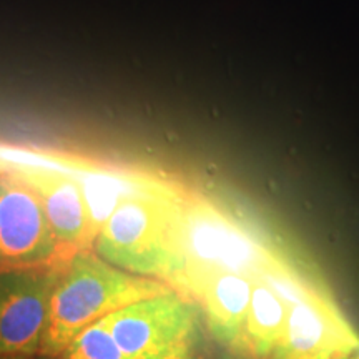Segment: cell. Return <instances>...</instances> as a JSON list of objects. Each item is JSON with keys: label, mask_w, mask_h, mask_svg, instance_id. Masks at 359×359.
<instances>
[{"label": "cell", "mask_w": 359, "mask_h": 359, "mask_svg": "<svg viewBox=\"0 0 359 359\" xmlns=\"http://www.w3.org/2000/svg\"><path fill=\"white\" fill-rule=\"evenodd\" d=\"M288 320V303L263 276H257L245 323L241 354L269 359L283 338Z\"/></svg>", "instance_id": "10"}, {"label": "cell", "mask_w": 359, "mask_h": 359, "mask_svg": "<svg viewBox=\"0 0 359 359\" xmlns=\"http://www.w3.org/2000/svg\"><path fill=\"white\" fill-rule=\"evenodd\" d=\"M0 172H4V170H2V168H0Z\"/></svg>", "instance_id": "17"}, {"label": "cell", "mask_w": 359, "mask_h": 359, "mask_svg": "<svg viewBox=\"0 0 359 359\" xmlns=\"http://www.w3.org/2000/svg\"><path fill=\"white\" fill-rule=\"evenodd\" d=\"M183 193L165 182L125 198L100 228L92 250L123 271L172 286L175 215Z\"/></svg>", "instance_id": "3"}, {"label": "cell", "mask_w": 359, "mask_h": 359, "mask_svg": "<svg viewBox=\"0 0 359 359\" xmlns=\"http://www.w3.org/2000/svg\"><path fill=\"white\" fill-rule=\"evenodd\" d=\"M107 318L125 359H154L200 336L198 304L177 290L135 302Z\"/></svg>", "instance_id": "6"}, {"label": "cell", "mask_w": 359, "mask_h": 359, "mask_svg": "<svg viewBox=\"0 0 359 359\" xmlns=\"http://www.w3.org/2000/svg\"><path fill=\"white\" fill-rule=\"evenodd\" d=\"M62 359H125L122 349L111 333L109 318L98 320L83 327L74 336L64 351Z\"/></svg>", "instance_id": "11"}, {"label": "cell", "mask_w": 359, "mask_h": 359, "mask_svg": "<svg viewBox=\"0 0 359 359\" xmlns=\"http://www.w3.org/2000/svg\"><path fill=\"white\" fill-rule=\"evenodd\" d=\"M39 195L11 170L0 172V271L65 262Z\"/></svg>", "instance_id": "7"}, {"label": "cell", "mask_w": 359, "mask_h": 359, "mask_svg": "<svg viewBox=\"0 0 359 359\" xmlns=\"http://www.w3.org/2000/svg\"><path fill=\"white\" fill-rule=\"evenodd\" d=\"M37 359H62V358H45V356H39Z\"/></svg>", "instance_id": "15"}, {"label": "cell", "mask_w": 359, "mask_h": 359, "mask_svg": "<svg viewBox=\"0 0 359 359\" xmlns=\"http://www.w3.org/2000/svg\"><path fill=\"white\" fill-rule=\"evenodd\" d=\"M173 291L167 283L114 266L90 250L62 264L40 356L58 358L74 336L128 304Z\"/></svg>", "instance_id": "2"}, {"label": "cell", "mask_w": 359, "mask_h": 359, "mask_svg": "<svg viewBox=\"0 0 359 359\" xmlns=\"http://www.w3.org/2000/svg\"><path fill=\"white\" fill-rule=\"evenodd\" d=\"M222 359H235V358H231V356H226V358H222Z\"/></svg>", "instance_id": "16"}, {"label": "cell", "mask_w": 359, "mask_h": 359, "mask_svg": "<svg viewBox=\"0 0 359 359\" xmlns=\"http://www.w3.org/2000/svg\"><path fill=\"white\" fill-rule=\"evenodd\" d=\"M198 338L200 336H196V338H191V339H187V341H182V343H178L177 346L170 348L168 351L161 353L160 356H156L154 359H200Z\"/></svg>", "instance_id": "12"}, {"label": "cell", "mask_w": 359, "mask_h": 359, "mask_svg": "<svg viewBox=\"0 0 359 359\" xmlns=\"http://www.w3.org/2000/svg\"><path fill=\"white\" fill-rule=\"evenodd\" d=\"M0 359H37V358H24V356H0Z\"/></svg>", "instance_id": "14"}, {"label": "cell", "mask_w": 359, "mask_h": 359, "mask_svg": "<svg viewBox=\"0 0 359 359\" xmlns=\"http://www.w3.org/2000/svg\"><path fill=\"white\" fill-rule=\"evenodd\" d=\"M62 264L0 271V356H40Z\"/></svg>", "instance_id": "5"}, {"label": "cell", "mask_w": 359, "mask_h": 359, "mask_svg": "<svg viewBox=\"0 0 359 359\" xmlns=\"http://www.w3.org/2000/svg\"><path fill=\"white\" fill-rule=\"evenodd\" d=\"M259 276L288 303L285 333L269 359H348L359 334L330 294L286 258Z\"/></svg>", "instance_id": "4"}, {"label": "cell", "mask_w": 359, "mask_h": 359, "mask_svg": "<svg viewBox=\"0 0 359 359\" xmlns=\"http://www.w3.org/2000/svg\"><path fill=\"white\" fill-rule=\"evenodd\" d=\"M173 245L172 288L193 302L222 273L259 276L285 258L258 231L196 193H183L178 201Z\"/></svg>", "instance_id": "1"}, {"label": "cell", "mask_w": 359, "mask_h": 359, "mask_svg": "<svg viewBox=\"0 0 359 359\" xmlns=\"http://www.w3.org/2000/svg\"><path fill=\"white\" fill-rule=\"evenodd\" d=\"M348 359H359V344L353 349L351 354H349V356H348Z\"/></svg>", "instance_id": "13"}, {"label": "cell", "mask_w": 359, "mask_h": 359, "mask_svg": "<svg viewBox=\"0 0 359 359\" xmlns=\"http://www.w3.org/2000/svg\"><path fill=\"white\" fill-rule=\"evenodd\" d=\"M17 173L34 188L43 206L50 228L65 257L90 250L95 241L92 218L83 191L72 175L58 168L25 167Z\"/></svg>", "instance_id": "8"}, {"label": "cell", "mask_w": 359, "mask_h": 359, "mask_svg": "<svg viewBox=\"0 0 359 359\" xmlns=\"http://www.w3.org/2000/svg\"><path fill=\"white\" fill-rule=\"evenodd\" d=\"M255 278L241 273H222L206 283L195 298L210 334L233 353L241 354Z\"/></svg>", "instance_id": "9"}]
</instances>
